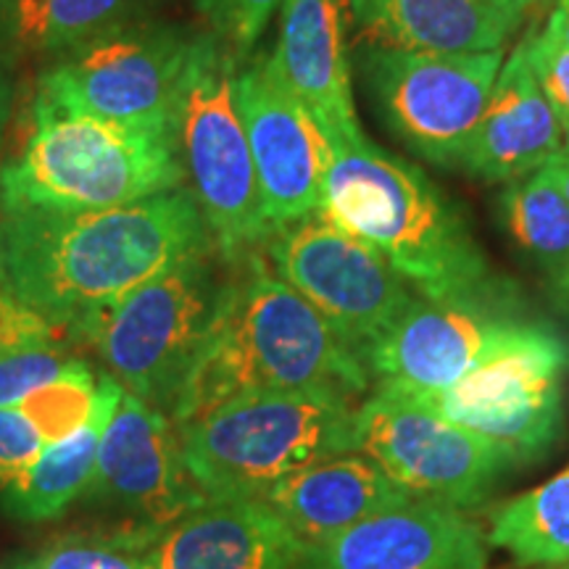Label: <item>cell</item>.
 <instances>
[{
	"label": "cell",
	"mask_w": 569,
	"mask_h": 569,
	"mask_svg": "<svg viewBox=\"0 0 569 569\" xmlns=\"http://www.w3.org/2000/svg\"><path fill=\"white\" fill-rule=\"evenodd\" d=\"M211 246L203 213L182 188L103 211L0 209V288L71 330Z\"/></svg>",
	"instance_id": "cell-1"
},
{
	"label": "cell",
	"mask_w": 569,
	"mask_h": 569,
	"mask_svg": "<svg viewBox=\"0 0 569 569\" xmlns=\"http://www.w3.org/2000/svg\"><path fill=\"white\" fill-rule=\"evenodd\" d=\"M372 375L301 293L280 280L264 251L234 261L211 336L172 409L174 427L253 390L338 388L361 398Z\"/></svg>",
	"instance_id": "cell-2"
},
{
	"label": "cell",
	"mask_w": 569,
	"mask_h": 569,
	"mask_svg": "<svg viewBox=\"0 0 569 569\" xmlns=\"http://www.w3.org/2000/svg\"><path fill=\"white\" fill-rule=\"evenodd\" d=\"M319 213L338 230L372 246L390 267L430 301H465L509 290L453 203L422 169L359 140L327 142Z\"/></svg>",
	"instance_id": "cell-3"
},
{
	"label": "cell",
	"mask_w": 569,
	"mask_h": 569,
	"mask_svg": "<svg viewBox=\"0 0 569 569\" xmlns=\"http://www.w3.org/2000/svg\"><path fill=\"white\" fill-rule=\"evenodd\" d=\"M356 403L338 388L253 390L177 427L206 498H261L317 461L356 453Z\"/></svg>",
	"instance_id": "cell-4"
},
{
	"label": "cell",
	"mask_w": 569,
	"mask_h": 569,
	"mask_svg": "<svg viewBox=\"0 0 569 569\" xmlns=\"http://www.w3.org/2000/svg\"><path fill=\"white\" fill-rule=\"evenodd\" d=\"M184 182L174 134L119 127L34 103L32 132L0 169V209L103 211L172 193Z\"/></svg>",
	"instance_id": "cell-5"
},
{
	"label": "cell",
	"mask_w": 569,
	"mask_h": 569,
	"mask_svg": "<svg viewBox=\"0 0 569 569\" xmlns=\"http://www.w3.org/2000/svg\"><path fill=\"white\" fill-rule=\"evenodd\" d=\"M232 264L203 248L174 261L140 288L84 315L71 327L77 346L98 353L127 393L172 415L222 309Z\"/></svg>",
	"instance_id": "cell-6"
},
{
	"label": "cell",
	"mask_w": 569,
	"mask_h": 569,
	"mask_svg": "<svg viewBox=\"0 0 569 569\" xmlns=\"http://www.w3.org/2000/svg\"><path fill=\"white\" fill-rule=\"evenodd\" d=\"M238 53L219 34L190 38L174 101V146L184 180L230 264L267 240L259 182L243 119L234 101Z\"/></svg>",
	"instance_id": "cell-7"
},
{
	"label": "cell",
	"mask_w": 569,
	"mask_h": 569,
	"mask_svg": "<svg viewBox=\"0 0 569 569\" xmlns=\"http://www.w3.org/2000/svg\"><path fill=\"white\" fill-rule=\"evenodd\" d=\"M567 369V340L532 319L453 386L398 393L503 448L515 465H536L565 430Z\"/></svg>",
	"instance_id": "cell-8"
},
{
	"label": "cell",
	"mask_w": 569,
	"mask_h": 569,
	"mask_svg": "<svg viewBox=\"0 0 569 569\" xmlns=\"http://www.w3.org/2000/svg\"><path fill=\"white\" fill-rule=\"evenodd\" d=\"M190 34L127 24L63 53L40 77L34 103L77 111L130 130L174 134V101Z\"/></svg>",
	"instance_id": "cell-9"
},
{
	"label": "cell",
	"mask_w": 569,
	"mask_h": 569,
	"mask_svg": "<svg viewBox=\"0 0 569 569\" xmlns=\"http://www.w3.org/2000/svg\"><path fill=\"white\" fill-rule=\"evenodd\" d=\"M507 53H419L365 46L361 74L398 140L436 167H461Z\"/></svg>",
	"instance_id": "cell-10"
},
{
	"label": "cell",
	"mask_w": 569,
	"mask_h": 569,
	"mask_svg": "<svg viewBox=\"0 0 569 569\" xmlns=\"http://www.w3.org/2000/svg\"><path fill=\"white\" fill-rule=\"evenodd\" d=\"M261 251L272 272L315 306L361 359L417 298L386 256L319 211L269 232Z\"/></svg>",
	"instance_id": "cell-11"
},
{
	"label": "cell",
	"mask_w": 569,
	"mask_h": 569,
	"mask_svg": "<svg viewBox=\"0 0 569 569\" xmlns=\"http://www.w3.org/2000/svg\"><path fill=\"white\" fill-rule=\"evenodd\" d=\"M356 451L411 496L461 511L486 503L517 467L503 448L390 388H377L356 409Z\"/></svg>",
	"instance_id": "cell-12"
},
{
	"label": "cell",
	"mask_w": 569,
	"mask_h": 569,
	"mask_svg": "<svg viewBox=\"0 0 569 569\" xmlns=\"http://www.w3.org/2000/svg\"><path fill=\"white\" fill-rule=\"evenodd\" d=\"M528 322L532 319L515 288L465 301L417 296L365 353V365L377 388H448Z\"/></svg>",
	"instance_id": "cell-13"
},
{
	"label": "cell",
	"mask_w": 569,
	"mask_h": 569,
	"mask_svg": "<svg viewBox=\"0 0 569 569\" xmlns=\"http://www.w3.org/2000/svg\"><path fill=\"white\" fill-rule=\"evenodd\" d=\"M234 101L251 146L267 230L274 232L317 213L330 146L315 117L277 82L267 61L238 67Z\"/></svg>",
	"instance_id": "cell-14"
},
{
	"label": "cell",
	"mask_w": 569,
	"mask_h": 569,
	"mask_svg": "<svg viewBox=\"0 0 569 569\" xmlns=\"http://www.w3.org/2000/svg\"><path fill=\"white\" fill-rule=\"evenodd\" d=\"M84 493L151 528H167L209 501L184 467L172 419L127 390L106 427Z\"/></svg>",
	"instance_id": "cell-15"
},
{
	"label": "cell",
	"mask_w": 569,
	"mask_h": 569,
	"mask_svg": "<svg viewBox=\"0 0 569 569\" xmlns=\"http://www.w3.org/2000/svg\"><path fill=\"white\" fill-rule=\"evenodd\" d=\"M486 546L461 509L411 498L303 551L298 569H488Z\"/></svg>",
	"instance_id": "cell-16"
},
{
	"label": "cell",
	"mask_w": 569,
	"mask_h": 569,
	"mask_svg": "<svg viewBox=\"0 0 569 569\" xmlns=\"http://www.w3.org/2000/svg\"><path fill=\"white\" fill-rule=\"evenodd\" d=\"M348 19V0H282L277 48L267 59L277 82L315 117L327 142L365 134L353 111Z\"/></svg>",
	"instance_id": "cell-17"
},
{
	"label": "cell",
	"mask_w": 569,
	"mask_h": 569,
	"mask_svg": "<svg viewBox=\"0 0 569 569\" xmlns=\"http://www.w3.org/2000/svg\"><path fill=\"white\" fill-rule=\"evenodd\" d=\"M303 549L261 498H209L161 528L156 569H298Z\"/></svg>",
	"instance_id": "cell-18"
},
{
	"label": "cell",
	"mask_w": 569,
	"mask_h": 569,
	"mask_svg": "<svg viewBox=\"0 0 569 569\" xmlns=\"http://www.w3.org/2000/svg\"><path fill=\"white\" fill-rule=\"evenodd\" d=\"M407 488L365 453H343L298 469L261 496L303 551L359 525L361 519L411 501Z\"/></svg>",
	"instance_id": "cell-19"
},
{
	"label": "cell",
	"mask_w": 569,
	"mask_h": 569,
	"mask_svg": "<svg viewBox=\"0 0 569 569\" xmlns=\"http://www.w3.org/2000/svg\"><path fill=\"white\" fill-rule=\"evenodd\" d=\"M565 134L530 69L528 42L503 59L461 169L482 182H515L543 169Z\"/></svg>",
	"instance_id": "cell-20"
},
{
	"label": "cell",
	"mask_w": 569,
	"mask_h": 569,
	"mask_svg": "<svg viewBox=\"0 0 569 569\" xmlns=\"http://www.w3.org/2000/svg\"><path fill=\"white\" fill-rule=\"evenodd\" d=\"M365 46L419 53L503 51L522 13L496 0H348Z\"/></svg>",
	"instance_id": "cell-21"
},
{
	"label": "cell",
	"mask_w": 569,
	"mask_h": 569,
	"mask_svg": "<svg viewBox=\"0 0 569 569\" xmlns=\"http://www.w3.org/2000/svg\"><path fill=\"white\" fill-rule=\"evenodd\" d=\"M124 388L109 375L98 380V393L84 425L59 443L46 446L24 475L0 493V503L17 522H51L61 517L77 498L84 496L96 472L98 448Z\"/></svg>",
	"instance_id": "cell-22"
},
{
	"label": "cell",
	"mask_w": 569,
	"mask_h": 569,
	"mask_svg": "<svg viewBox=\"0 0 569 569\" xmlns=\"http://www.w3.org/2000/svg\"><path fill=\"white\" fill-rule=\"evenodd\" d=\"M488 543L525 567H569V467L490 511Z\"/></svg>",
	"instance_id": "cell-23"
},
{
	"label": "cell",
	"mask_w": 569,
	"mask_h": 569,
	"mask_svg": "<svg viewBox=\"0 0 569 569\" xmlns=\"http://www.w3.org/2000/svg\"><path fill=\"white\" fill-rule=\"evenodd\" d=\"M140 3L142 0H11L6 27L19 51L63 56L130 24Z\"/></svg>",
	"instance_id": "cell-24"
},
{
	"label": "cell",
	"mask_w": 569,
	"mask_h": 569,
	"mask_svg": "<svg viewBox=\"0 0 569 569\" xmlns=\"http://www.w3.org/2000/svg\"><path fill=\"white\" fill-rule=\"evenodd\" d=\"M498 211L511 240L540 269L557 274L569 264V198L549 169L509 182L498 198Z\"/></svg>",
	"instance_id": "cell-25"
},
{
	"label": "cell",
	"mask_w": 569,
	"mask_h": 569,
	"mask_svg": "<svg viewBox=\"0 0 569 569\" xmlns=\"http://www.w3.org/2000/svg\"><path fill=\"white\" fill-rule=\"evenodd\" d=\"M161 528L130 525L119 530L74 532L6 561L0 569H156L153 546Z\"/></svg>",
	"instance_id": "cell-26"
},
{
	"label": "cell",
	"mask_w": 569,
	"mask_h": 569,
	"mask_svg": "<svg viewBox=\"0 0 569 569\" xmlns=\"http://www.w3.org/2000/svg\"><path fill=\"white\" fill-rule=\"evenodd\" d=\"M98 380L101 377H96L88 361L74 359L59 380L34 390L19 409L38 427L46 446H53L84 425L96 401Z\"/></svg>",
	"instance_id": "cell-27"
},
{
	"label": "cell",
	"mask_w": 569,
	"mask_h": 569,
	"mask_svg": "<svg viewBox=\"0 0 569 569\" xmlns=\"http://www.w3.org/2000/svg\"><path fill=\"white\" fill-rule=\"evenodd\" d=\"M525 42H528V59L538 88L569 146V46L559 38L551 21H546L543 30H532Z\"/></svg>",
	"instance_id": "cell-28"
},
{
	"label": "cell",
	"mask_w": 569,
	"mask_h": 569,
	"mask_svg": "<svg viewBox=\"0 0 569 569\" xmlns=\"http://www.w3.org/2000/svg\"><path fill=\"white\" fill-rule=\"evenodd\" d=\"M77 356L71 351H0V409H19L34 390L59 380Z\"/></svg>",
	"instance_id": "cell-29"
},
{
	"label": "cell",
	"mask_w": 569,
	"mask_h": 569,
	"mask_svg": "<svg viewBox=\"0 0 569 569\" xmlns=\"http://www.w3.org/2000/svg\"><path fill=\"white\" fill-rule=\"evenodd\" d=\"M74 346V336L67 325L53 322L0 288V351H71Z\"/></svg>",
	"instance_id": "cell-30"
},
{
	"label": "cell",
	"mask_w": 569,
	"mask_h": 569,
	"mask_svg": "<svg viewBox=\"0 0 569 569\" xmlns=\"http://www.w3.org/2000/svg\"><path fill=\"white\" fill-rule=\"evenodd\" d=\"M196 6L209 19L213 34H219L234 53L243 56L267 30L282 0H196Z\"/></svg>",
	"instance_id": "cell-31"
},
{
	"label": "cell",
	"mask_w": 569,
	"mask_h": 569,
	"mask_svg": "<svg viewBox=\"0 0 569 569\" xmlns=\"http://www.w3.org/2000/svg\"><path fill=\"white\" fill-rule=\"evenodd\" d=\"M46 440L21 409H0V493L40 457Z\"/></svg>",
	"instance_id": "cell-32"
},
{
	"label": "cell",
	"mask_w": 569,
	"mask_h": 569,
	"mask_svg": "<svg viewBox=\"0 0 569 569\" xmlns=\"http://www.w3.org/2000/svg\"><path fill=\"white\" fill-rule=\"evenodd\" d=\"M543 169H549V174L553 177V180H557L561 193L569 198V146L561 148V151L553 156V159L546 163Z\"/></svg>",
	"instance_id": "cell-33"
},
{
	"label": "cell",
	"mask_w": 569,
	"mask_h": 569,
	"mask_svg": "<svg viewBox=\"0 0 569 569\" xmlns=\"http://www.w3.org/2000/svg\"><path fill=\"white\" fill-rule=\"evenodd\" d=\"M549 21L553 24V30L559 32V38L569 46V0H553Z\"/></svg>",
	"instance_id": "cell-34"
},
{
	"label": "cell",
	"mask_w": 569,
	"mask_h": 569,
	"mask_svg": "<svg viewBox=\"0 0 569 569\" xmlns=\"http://www.w3.org/2000/svg\"><path fill=\"white\" fill-rule=\"evenodd\" d=\"M551 293L553 301L569 315V264L565 269H559L557 274H551Z\"/></svg>",
	"instance_id": "cell-35"
},
{
	"label": "cell",
	"mask_w": 569,
	"mask_h": 569,
	"mask_svg": "<svg viewBox=\"0 0 569 569\" xmlns=\"http://www.w3.org/2000/svg\"><path fill=\"white\" fill-rule=\"evenodd\" d=\"M11 101H13V88H11V80H9V77H6V71L0 69V138H3L6 122H9Z\"/></svg>",
	"instance_id": "cell-36"
},
{
	"label": "cell",
	"mask_w": 569,
	"mask_h": 569,
	"mask_svg": "<svg viewBox=\"0 0 569 569\" xmlns=\"http://www.w3.org/2000/svg\"><path fill=\"white\" fill-rule=\"evenodd\" d=\"M496 3L507 6V9L522 13V17H530V13H540L549 9V3H553V0H496Z\"/></svg>",
	"instance_id": "cell-37"
},
{
	"label": "cell",
	"mask_w": 569,
	"mask_h": 569,
	"mask_svg": "<svg viewBox=\"0 0 569 569\" xmlns=\"http://www.w3.org/2000/svg\"><path fill=\"white\" fill-rule=\"evenodd\" d=\"M567 569H569V567H567Z\"/></svg>",
	"instance_id": "cell-38"
}]
</instances>
